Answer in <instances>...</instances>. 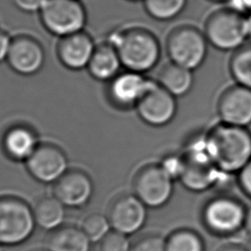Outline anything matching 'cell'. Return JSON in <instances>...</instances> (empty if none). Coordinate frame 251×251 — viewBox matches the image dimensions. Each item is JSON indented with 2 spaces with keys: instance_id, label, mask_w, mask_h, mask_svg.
Segmentation results:
<instances>
[{
  "instance_id": "cell-1",
  "label": "cell",
  "mask_w": 251,
  "mask_h": 251,
  "mask_svg": "<svg viewBox=\"0 0 251 251\" xmlns=\"http://www.w3.org/2000/svg\"><path fill=\"white\" fill-rule=\"evenodd\" d=\"M205 143L212 162L226 175H237L251 160L248 127L219 122L205 131Z\"/></svg>"
},
{
  "instance_id": "cell-2",
  "label": "cell",
  "mask_w": 251,
  "mask_h": 251,
  "mask_svg": "<svg viewBox=\"0 0 251 251\" xmlns=\"http://www.w3.org/2000/svg\"><path fill=\"white\" fill-rule=\"evenodd\" d=\"M109 42L116 48L122 65L140 74L151 71L161 58V45L157 36L142 26H129L113 32Z\"/></svg>"
},
{
  "instance_id": "cell-3",
  "label": "cell",
  "mask_w": 251,
  "mask_h": 251,
  "mask_svg": "<svg viewBox=\"0 0 251 251\" xmlns=\"http://www.w3.org/2000/svg\"><path fill=\"white\" fill-rule=\"evenodd\" d=\"M183 170L179 181L191 192H204L223 183L228 175L222 173L208 155L205 143V131L190 135L181 151Z\"/></svg>"
},
{
  "instance_id": "cell-4",
  "label": "cell",
  "mask_w": 251,
  "mask_h": 251,
  "mask_svg": "<svg viewBox=\"0 0 251 251\" xmlns=\"http://www.w3.org/2000/svg\"><path fill=\"white\" fill-rule=\"evenodd\" d=\"M245 205L229 194H218L207 200L201 210V223L217 236H230L244 228Z\"/></svg>"
},
{
  "instance_id": "cell-5",
  "label": "cell",
  "mask_w": 251,
  "mask_h": 251,
  "mask_svg": "<svg viewBox=\"0 0 251 251\" xmlns=\"http://www.w3.org/2000/svg\"><path fill=\"white\" fill-rule=\"evenodd\" d=\"M208 40L199 28L181 25L173 28L166 39V51L174 64L194 71L205 62Z\"/></svg>"
},
{
  "instance_id": "cell-6",
  "label": "cell",
  "mask_w": 251,
  "mask_h": 251,
  "mask_svg": "<svg viewBox=\"0 0 251 251\" xmlns=\"http://www.w3.org/2000/svg\"><path fill=\"white\" fill-rule=\"evenodd\" d=\"M204 34L208 43L220 51H235L246 43L245 15L228 7L213 12L206 20Z\"/></svg>"
},
{
  "instance_id": "cell-7",
  "label": "cell",
  "mask_w": 251,
  "mask_h": 251,
  "mask_svg": "<svg viewBox=\"0 0 251 251\" xmlns=\"http://www.w3.org/2000/svg\"><path fill=\"white\" fill-rule=\"evenodd\" d=\"M34 226L32 207L19 197L0 196V245L23 243Z\"/></svg>"
},
{
  "instance_id": "cell-8",
  "label": "cell",
  "mask_w": 251,
  "mask_h": 251,
  "mask_svg": "<svg viewBox=\"0 0 251 251\" xmlns=\"http://www.w3.org/2000/svg\"><path fill=\"white\" fill-rule=\"evenodd\" d=\"M38 13L44 28L59 37L83 30L87 22L79 0H44Z\"/></svg>"
},
{
  "instance_id": "cell-9",
  "label": "cell",
  "mask_w": 251,
  "mask_h": 251,
  "mask_svg": "<svg viewBox=\"0 0 251 251\" xmlns=\"http://www.w3.org/2000/svg\"><path fill=\"white\" fill-rule=\"evenodd\" d=\"M174 179L158 164L141 167L133 176V194L148 208H161L172 198Z\"/></svg>"
},
{
  "instance_id": "cell-10",
  "label": "cell",
  "mask_w": 251,
  "mask_h": 251,
  "mask_svg": "<svg viewBox=\"0 0 251 251\" xmlns=\"http://www.w3.org/2000/svg\"><path fill=\"white\" fill-rule=\"evenodd\" d=\"M134 108L145 124L152 126H164L170 124L176 115V97L161 86L157 80H152Z\"/></svg>"
},
{
  "instance_id": "cell-11",
  "label": "cell",
  "mask_w": 251,
  "mask_h": 251,
  "mask_svg": "<svg viewBox=\"0 0 251 251\" xmlns=\"http://www.w3.org/2000/svg\"><path fill=\"white\" fill-rule=\"evenodd\" d=\"M25 166L30 176L42 183L56 182L69 170L65 152L52 143H39Z\"/></svg>"
},
{
  "instance_id": "cell-12",
  "label": "cell",
  "mask_w": 251,
  "mask_h": 251,
  "mask_svg": "<svg viewBox=\"0 0 251 251\" xmlns=\"http://www.w3.org/2000/svg\"><path fill=\"white\" fill-rule=\"evenodd\" d=\"M146 208L134 194H123L111 202L106 215L112 229L128 235L144 226L147 218Z\"/></svg>"
},
{
  "instance_id": "cell-13",
  "label": "cell",
  "mask_w": 251,
  "mask_h": 251,
  "mask_svg": "<svg viewBox=\"0 0 251 251\" xmlns=\"http://www.w3.org/2000/svg\"><path fill=\"white\" fill-rule=\"evenodd\" d=\"M6 61L15 73L32 75L38 73L44 65V48L34 37L19 34L12 38Z\"/></svg>"
},
{
  "instance_id": "cell-14",
  "label": "cell",
  "mask_w": 251,
  "mask_h": 251,
  "mask_svg": "<svg viewBox=\"0 0 251 251\" xmlns=\"http://www.w3.org/2000/svg\"><path fill=\"white\" fill-rule=\"evenodd\" d=\"M217 113L220 122L248 127L251 125V89L233 84L219 96Z\"/></svg>"
},
{
  "instance_id": "cell-15",
  "label": "cell",
  "mask_w": 251,
  "mask_h": 251,
  "mask_svg": "<svg viewBox=\"0 0 251 251\" xmlns=\"http://www.w3.org/2000/svg\"><path fill=\"white\" fill-rule=\"evenodd\" d=\"M94 186L90 176L77 169L68 170L53 183V195L65 206L82 208L91 199Z\"/></svg>"
},
{
  "instance_id": "cell-16",
  "label": "cell",
  "mask_w": 251,
  "mask_h": 251,
  "mask_svg": "<svg viewBox=\"0 0 251 251\" xmlns=\"http://www.w3.org/2000/svg\"><path fill=\"white\" fill-rule=\"evenodd\" d=\"M96 44L91 35L84 31H78L60 37L57 43V56L61 64L73 71L87 68Z\"/></svg>"
},
{
  "instance_id": "cell-17",
  "label": "cell",
  "mask_w": 251,
  "mask_h": 251,
  "mask_svg": "<svg viewBox=\"0 0 251 251\" xmlns=\"http://www.w3.org/2000/svg\"><path fill=\"white\" fill-rule=\"evenodd\" d=\"M152 80L143 74L126 71L120 73L109 84V96L114 104L122 108L135 107Z\"/></svg>"
},
{
  "instance_id": "cell-18",
  "label": "cell",
  "mask_w": 251,
  "mask_h": 251,
  "mask_svg": "<svg viewBox=\"0 0 251 251\" xmlns=\"http://www.w3.org/2000/svg\"><path fill=\"white\" fill-rule=\"evenodd\" d=\"M38 144L35 132L24 125L9 127L2 138V146L5 153L14 161L25 162Z\"/></svg>"
},
{
  "instance_id": "cell-19",
  "label": "cell",
  "mask_w": 251,
  "mask_h": 251,
  "mask_svg": "<svg viewBox=\"0 0 251 251\" xmlns=\"http://www.w3.org/2000/svg\"><path fill=\"white\" fill-rule=\"evenodd\" d=\"M122 62L116 48L109 42L96 44L87 71L90 75L100 81H111L120 73Z\"/></svg>"
},
{
  "instance_id": "cell-20",
  "label": "cell",
  "mask_w": 251,
  "mask_h": 251,
  "mask_svg": "<svg viewBox=\"0 0 251 251\" xmlns=\"http://www.w3.org/2000/svg\"><path fill=\"white\" fill-rule=\"evenodd\" d=\"M90 242L80 226L74 225H62L50 230L46 239L48 251H88Z\"/></svg>"
},
{
  "instance_id": "cell-21",
  "label": "cell",
  "mask_w": 251,
  "mask_h": 251,
  "mask_svg": "<svg viewBox=\"0 0 251 251\" xmlns=\"http://www.w3.org/2000/svg\"><path fill=\"white\" fill-rule=\"evenodd\" d=\"M157 81L175 97H181L193 86V71L170 62L160 70Z\"/></svg>"
},
{
  "instance_id": "cell-22",
  "label": "cell",
  "mask_w": 251,
  "mask_h": 251,
  "mask_svg": "<svg viewBox=\"0 0 251 251\" xmlns=\"http://www.w3.org/2000/svg\"><path fill=\"white\" fill-rule=\"evenodd\" d=\"M35 225L46 230H53L63 225L65 206L54 196H43L32 207Z\"/></svg>"
},
{
  "instance_id": "cell-23",
  "label": "cell",
  "mask_w": 251,
  "mask_h": 251,
  "mask_svg": "<svg viewBox=\"0 0 251 251\" xmlns=\"http://www.w3.org/2000/svg\"><path fill=\"white\" fill-rule=\"evenodd\" d=\"M228 70L236 84L251 89V43H245L233 51Z\"/></svg>"
},
{
  "instance_id": "cell-24",
  "label": "cell",
  "mask_w": 251,
  "mask_h": 251,
  "mask_svg": "<svg viewBox=\"0 0 251 251\" xmlns=\"http://www.w3.org/2000/svg\"><path fill=\"white\" fill-rule=\"evenodd\" d=\"M167 251H205L202 236L187 227L177 228L166 237Z\"/></svg>"
},
{
  "instance_id": "cell-25",
  "label": "cell",
  "mask_w": 251,
  "mask_h": 251,
  "mask_svg": "<svg viewBox=\"0 0 251 251\" xmlns=\"http://www.w3.org/2000/svg\"><path fill=\"white\" fill-rule=\"evenodd\" d=\"M145 12L156 21H171L185 8L186 0H143Z\"/></svg>"
},
{
  "instance_id": "cell-26",
  "label": "cell",
  "mask_w": 251,
  "mask_h": 251,
  "mask_svg": "<svg viewBox=\"0 0 251 251\" xmlns=\"http://www.w3.org/2000/svg\"><path fill=\"white\" fill-rule=\"evenodd\" d=\"M80 228L90 241H100L112 229L107 215L101 213H90L85 216Z\"/></svg>"
},
{
  "instance_id": "cell-27",
  "label": "cell",
  "mask_w": 251,
  "mask_h": 251,
  "mask_svg": "<svg viewBox=\"0 0 251 251\" xmlns=\"http://www.w3.org/2000/svg\"><path fill=\"white\" fill-rule=\"evenodd\" d=\"M130 243L126 235L111 229L100 241L99 251H129Z\"/></svg>"
},
{
  "instance_id": "cell-28",
  "label": "cell",
  "mask_w": 251,
  "mask_h": 251,
  "mask_svg": "<svg viewBox=\"0 0 251 251\" xmlns=\"http://www.w3.org/2000/svg\"><path fill=\"white\" fill-rule=\"evenodd\" d=\"M129 251H167L166 238L158 233H148L130 244Z\"/></svg>"
},
{
  "instance_id": "cell-29",
  "label": "cell",
  "mask_w": 251,
  "mask_h": 251,
  "mask_svg": "<svg viewBox=\"0 0 251 251\" xmlns=\"http://www.w3.org/2000/svg\"><path fill=\"white\" fill-rule=\"evenodd\" d=\"M159 165L171 178L174 180L179 179L183 170V157L181 152H174L165 155Z\"/></svg>"
},
{
  "instance_id": "cell-30",
  "label": "cell",
  "mask_w": 251,
  "mask_h": 251,
  "mask_svg": "<svg viewBox=\"0 0 251 251\" xmlns=\"http://www.w3.org/2000/svg\"><path fill=\"white\" fill-rule=\"evenodd\" d=\"M236 180L240 190L251 199V160L237 173Z\"/></svg>"
},
{
  "instance_id": "cell-31",
  "label": "cell",
  "mask_w": 251,
  "mask_h": 251,
  "mask_svg": "<svg viewBox=\"0 0 251 251\" xmlns=\"http://www.w3.org/2000/svg\"><path fill=\"white\" fill-rule=\"evenodd\" d=\"M17 9L25 13L39 12L44 0H12Z\"/></svg>"
},
{
  "instance_id": "cell-32",
  "label": "cell",
  "mask_w": 251,
  "mask_h": 251,
  "mask_svg": "<svg viewBox=\"0 0 251 251\" xmlns=\"http://www.w3.org/2000/svg\"><path fill=\"white\" fill-rule=\"evenodd\" d=\"M227 7L245 16L251 14V0H228Z\"/></svg>"
},
{
  "instance_id": "cell-33",
  "label": "cell",
  "mask_w": 251,
  "mask_h": 251,
  "mask_svg": "<svg viewBox=\"0 0 251 251\" xmlns=\"http://www.w3.org/2000/svg\"><path fill=\"white\" fill-rule=\"evenodd\" d=\"M11 41L12 38L9 36V34L6 31L0 29V63L7 59Z\"/></svg>"
},
{
  "instance_id": "cell-34",
  "label": "cell",
  "mask_w": 251,
  "mask_h": 251,
  "mask_svg": "<svg viewBox=\"0 0 251 251\" xmlns=\"http://www.w3.org/2000/svg\"><path fill=\"white\" fill-rule=\"evenodd\" d=\"M216 251H248L247 248H244L242 245L234 242H229L219 246Z\"/></svg>"
},
{
  "instance_id": "cell-35",
  "label": "cell",
  "mask_w": 251,
  "mask_h": 251,
  "mask_svg": "<svg viewBox=\"0 0 251 251\" xmlns=\"http://www.w3.org/2000/svg\"><path fill=\"white\" fill-rule=\"evenodd\" d=\"M250 235H251V205L246 209L245 215V222H244V228Z\"/></svg>"
},
{
  "instance_id": "cell-36",
  "label": "cell",
  "mask_w": 251,
  "mask_h": 251,
  "mask_svg": "<svg viewBox=\"0 0 251 251\" xmlns=\"http://www.w3.org/2000/svg\"><path fill=\"white\" fill-rule=\"evenodd\" d=\"M245 30L247 38H251V14L245 16Z\"/></svg>"
},
{
  "instance_id": "cell-37",
  "label": "cell",
  "mask_w": 251,
  "mask_h": 251,
  "mask_svg": "<svg viewBox=\"0 0 251 251\" xmlns=\"http://www.w3.org/2000/svg\"><path fill=\"white\" fill-rule=\"evenodd\" d=\"M210 1H212V2H216V3H225V2H226V3H227V1H228V0H210Z\"/></svg>"
},
{
  "instance_id": "cell-38",
  "label": "cell",
  "mask_w": 251,
  "mask_h": 251,
  "mask_svg": "<svg viewBox=\"0 0 251 251\" xmlns=\"http://www.w3.org/2000/svg\"><path fill=\"white\" fill-rule=\"evenodd\" d=\"M128 1H132V2H137V1H143V0H128Z\"/></svg>"
},
{
  "instance_id": "cell-39",
  "label": "cell",
  "mask_w": 251,
  "mask_h": 251,
  "mask_svg": "<svg viewBox=\"0 0 251 251\" xmlns=\"http://www.w3.org/2000/svg\"><path fill=\"white\" fill-rule=\"evenodd\" d=\"M247 249H248V251H251V244H250V246Z\"/></svg>"
}]
</instances>
